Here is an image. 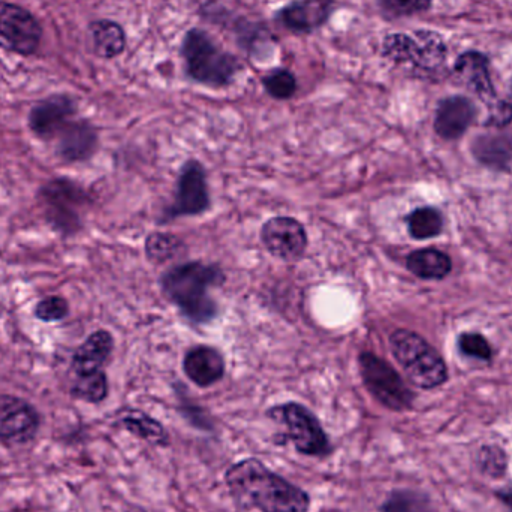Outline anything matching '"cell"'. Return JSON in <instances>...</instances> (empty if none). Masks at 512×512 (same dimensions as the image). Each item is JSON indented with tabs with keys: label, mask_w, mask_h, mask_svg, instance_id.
I'll return each instance as SVG.
<instances>
[{
	"label": "cell",
	"mask_w": 512,
	"mask_h": 512,
	"mask_svg": "<svg viewBox=\"0 0 512 512\" xmlns=\"http://www.w3.org/2000/svg\"><path fill=\"white\" fill-rule=\"evenodd\" d=\"M225 484L237 507L258 512H309V493L282 475L271 471L261 460L245 459L225 472Z\"/></svg>",
	"instance_id": "6da1fadb"
},
{
	"label": "cell",
	"mask_w": 512,
	"mask_h": 512,
	"mask_svg": "<svg viewBox=\"0 0 512 512\" xmlns=\"http://www.w3.org/2000/svg\"><path fill=\"white\" fill-rule=\"evenodd\" d=\"M224 271L218 265L200 261L185 262L161 277L165 297L194 324L204 325L218 316L219 306L212 289L224 283Z\"/></svg>",
	"instance_id": "7a4b0ae2"
},
{
	"label": "cell",
	"mask_w": 512,
	"mask_h": 512,
	"mask_svg": "<svg viewBox=\"0 0 512 512\" xmlns=\"http://www.w3.org/2000/svg\"><path fill=\"white\" fill-rule=\"evenodd\" d=\"M180 54L189 80L213 89L230 86L242 71L240 60L201 27L185 33Z\"/></svg>",
	"instance_id": "3957f363"
},
{
	"label": "cell",
	"mask_w": 512,
	"mask_h": 512,
	"mask_svg": "<svg viewBox=\"0 0 512 512\" xmlns=\"http://www.w3.org/2000/svg\"><path fill=\"white\" fill-rule=\"evenodd\" d=\"M381 54L396 65L408 66L417 77H444L448 71V45L435 30L390 33L382 39Z\"/></svg>",
	"instance_id": "277c9868"
},
{
	"label": "cell",
	"mask_w": 512,
	"mask_h": 512,
	"mask_svg": "<svg viewBox=\"0 0 512 512\" xmlns=\"http://www.w3.org/2000/svg\"><path fill=\"white\" fill-rule=\"evenodd\" d=\"M390 349L406 378L421 390H433L447 382L448 369L442 355L415 331L399 328L390 336Z\"/></svg>",
	"instance_id": "5b68a950"
},
{
	"label": "cell",
	"mask_w": 512,
	"mask_h": 512,
	"mask_svg": "<svg viewBox=\"0 0 512 512\" xmlns=\"http://www.w3.org/2000/svg\"><path fill=\"white\" fill-rule=\"evenodd\" d=\"M45 222L51 230L69 239L83 230L81 212L90 204V195L80 183L69 177H54L36 194Z\"/></svg>",
	"instance_id": "8992f818"
},
{
	"label": "cell",
	"mask_w": 512,
	"mask_h": 512,
	"mask_svg": "<svg viewBox=\"0 0 512 512\" xmlns=\"http://www.w3.org/2000/svg\"><path fill=\"white\" fill-rule=\"evenodd\" d=\"M267 417L283 429V435L277 444L289 442L295 453L318 459L330 456L333 451L321 421L301 403L285 402L271 406Z\"/></svg>",
	"instance_id": "52a82bcc"
},
{
	"label": "cell",
	"mask_w": 512,
	"mask_h": 512,
	"mask_svg": "<svg viewBox=\"0 0 512 512\" xmlns=\"http://www.w3.org/2000/svg\"><path fill=\"white\" fill-rule=\"evenodd\" d=\"M358 369H360L364 387L384 408L396 412L411 408L414 393L409 390L397 370L384 358L378 357L373 352H361L358 355Z\"/></svg>",
	"instance_id": "ba28073f"
},
{
	"label": "cell",
	"mask_w": 512,
	"mask_h": 512,
	"mask_svg": "<svg viewBox=\"0 0 512 512\" xmlns=\"http://www.w3.org/2000/svg\"><path fill=\"white\" fill-rule=\"evenodd\" d=\"M42 26L38 18L17 3L0 0V48L18 56H32L38 51Z\"/></svg>",
	"instance_id": "9c48e42d"
},
{
	"label": "cell",
	"mask_w": 512,
	"mask_h": 512,
	"mask_svg": "<svg viewBox=\"0 0 512 512\" xmlns=\"http://www.w3.org/2000/svg\"><path fill=\"white\" fill-rule=\"evenodd\" d=\"M210 207V194L207 188V174L200 161L189 159L177 180L176 198L173 206L165 213L167 221L189 216L203 215Z\"/></svg>",
	"instance_id": "30bf717a"
},
{
	"label": "cell",
	"mask_w": 512,
	"mask_h": 512,
	"mask_svg": "<svg viewBox=\"0 0 512 512\" xmlns=\"http://www.w3.org/2000/svg\"><path fill=\"white\" fill-rule=\"evenodd\" d=\"M77 113L78 105L72 96L56 93L30 108L27 125L38 140L51 143L75 119Z\"/></svg>",
	"instance_id": "8fae6325"
},
{
	"label": "cell",
	"mask_w": 512,
	"mask_h": 512,
	"mask_svg": "<svg viewBox=\"0 0 512 512\" xmlns=\"http://www.w3.org/2000/svg\"><path fill=\"white\" fill-rule=\"evenodd\" d=\"M259 237L268 254L285 262L300 261L309 243L306 228L300 221L289 216L268 219L262 225Z\"/></svg>",
	"instance_id": "7c38bea8"
},
{
	"label": "cell",
	"mask_w": 512,
	"mask_h": 512,
	"mask_svg": "<svg viewBox=\"0 0 512 512\" xmlns=\"http://www.w3.org/2000/svg\"><path fill=\"white\" fill-rule=\"evenodd\" d=\"M41 417L32 403L12 394H0V441L29 444L38 433Z\"/></svg>",
	"instance_id": "4fadbf2b"
},
{
	"label": "cell",
	"mask_w": 512,
	"mask_h": 512,
	"mask_svg": "<svg viewBox=\"0 0 512 512\" xmlns=\"http://www.w3.org/2000/svg\"><path fill=\"white\" fill-rule=\"evenodd\" d=\"M336 9V0H292L274 14V20L289 32L309 35L324 27Z\"/></svg>",
	"instance_id": "5bb4252c"
},
{
	"label": "cell",
	"mask_w": 512,
	"mask_h": 512,
	"mask_svg": "<svg viewBox=\"0 0 512 512\" xmlns=\"http://www.w3.org/2000/svg\"><path fill=\"white\" fill-rule=\"evenodd\" d=\"M113 351V334L104 328L93 331L72 354L68 379L104 375Z\"/></svg>",
	"instance_id": "9a60e30c"
},
{
	"label": "cell",
	"mask_w": 512,
	"mask_h": 512,
	"mask_svg": "<svg viewBox=\"0 0 512 512\" xmlns=\"http://www.w3.org/2000/svg\"><path fill=\"white\" fill-rule=\"evenodd\" d=\"M453 74L460 83L475 93L489 110L498 104L499 99L490 72V59L486 54L475 50L460 54L454 63Z\"/></svg>",
	"instance_id": "2e32d148"
},
{
	"label": "cell",
	"mask_w": 512,
	"mask_h": 512,
	"mask_svg": "<svg viewBox=\"0 0 512 512\" xmlns=\"http://www.w3.org/2000/svg\"><path fill=\"white\" fill-rule=\"evenodd\" d=\"M54 155L65 164H81L95 156L99 135L95 126L84 119H74L54 140Z\"/></svg>",
	"instance_id": "e0dca14e"
},
{
	"label": "cell",
	"mask_w": 512,
	"mask_h": 512,
	"mask_svg": "<svg viewBox=\"0 0 512 512\" xmlns=\"http://www.w3.org/2000/svg\"><path fill=\"white\" fill-rule=\"evenodd\" d=\"M477 119V105L466 96H448L436 108L435 132L442 140L454 141L463 137Z\"/></svg>",
	"instance_id": "ac0fdd59"
},
{
	"label": "cell",
	"mask_w": 512,
	"mask_h": 512,
	"mask_svg": "<svg viewBox=\"0 0 512 512\" xmlns=\"http://www.w3.org/2000/svg\"><path fill=\"white\" fill-rule=\"evenodd\" d=\"M225 369L224 355L213 346H195L183 358V372L200 388H209L222 381Z\"/></svg>",
	"instance_id": "d6986e66"
},
{
	"label": "cell",
	"mask_w": 512,
	"mask_h": 512,
	"mask_svg": "<svg viewBox=\"0 0 512 512\" xmlns=\"http://www.w3.org/2000/svg\"><path fill=\"white\" fill-rule=\"evenodd\" d=\"M89 33L93 51L101 59H116L126 50L125 29L117 21L107 20V18L92 21Z\"/></svg>",
	"instance_id": "ffe728a7"
},
{
	"label": "cell",
	"mask_w": 512,
	"mask_h": 512,
	"mask_svg": "<svg viewBox=\"0 0 512 512\" xmlns=\"http://www.w3.org/2000/svg\"><path fill=\"white\" fill-rule=\"evenodd\" d=\"M120 424L126 432L147 444L155 445V447L170 445V435H168L164 424L140 409H125L120 417Z\"/></svg>",
	"instance_id": "44dd1931"
},
{
	"label": "cell",
	"mask_w": 512,
	"mask_h": 512,
	"mask_svg": "<svg viewBox=\"0 0 512 512\" xmlns=\"http://www.w3.org/2000/svg\"><path fill=\"white\" fill-rule=\"evenodd\" d=\"M406 267L424 280H442L453 270V261L438 249H418L406 258Z\"/></svg>",
	"instance_id": "7402d4cb"
},
{
	"label": "cell",
	"mask_w": 512,
	"mask_h": 512,
	"mask_svg": "<svg viewBox=\"0 0 512 512\" xmlns=\"http://www.w3.org/2000/svg\"><path fill=\"white\" fill-rule=\"evenodd\" d=\"M472 153L486 167L505 170L512 161V138L507 135H481L472 144Z\"/></svg>",
	"instance_id": "603a6c76"
},
{
	"label": "cell",
	"mask_w": 512,
	"mask_h": 512,
	"mask_svg": "<svg viewBox=\"0 0 512 512\" xmlns=\"http://www.w3.org/2000/svg\"><path fill=\"white\" fill-rule=\"evenodd\" d=\"M409 234L415 240H429L441 236L444 218L435 207H420L406 218Z\"/></svg>",
	"instance_id": "cb8c5ba5"
},
{
	"label": "cell",
	"mask_w": 512,
	"mask_h": 512,
	"mask_svg": "<svg viewBox=\"0 0 512 512\" xmlns=\"http://www.w3.org/2000/svg\"><path fill=\"white\" fill-rule=\"evenodd\" d=\"M185 243L179 237L167 233H152L146 239L144 251H146L147 259L155 262V264H164L171 261L182 252Z\"/></svg>",
	"instance_id": "d4e9b609"
},
{
	"label": "cell",
	"mask_w": 512,
	"mask_h": 512,
	"mask_svg": "<svg viewBox=\"0 0 512 512\" xmlns=\"http://www.w3.org/2000/svg\"><path fill=\"white\" fill-rule=\"evenodd\" d=\"M262 87L271 98L288 101L297 93L298 81L294 72L289 69L274 68L262 77Z\"/></svg>",
	"instance_id": "484cf974"
},
{
	"label": "cell",
	"mask_w": 512,
	"mask_h": 512,
	"mask_svg": "<svg viewBox=\"0 0 512 512\" xmlns=\"http://www.w3.org/2000/svg\"><path fill=\"white\" fill-rule=\"evenodd\" d=\"M71 312L69 301L62 295H47L39 300L33 309V315L38 321L45 324H54V322L65 321Z\"/></svg>",
	"instance_id": "4316f807"
},
{
	"label": "cell",
	"mask_w": 512,
	"mask_h": 512,
	"mask_svg": "<svg viewBox=\"0 0 512 512\" xmlns=\"http://www.w3.org/2000/svg\"><path fill=\"white\" fill-rule=\"evenodd\" d=\"M382 512H432L429 501L408 490H397L388 496L381 507Z\"/></svg>",
	"instance_id": "83f0119b"
},
{
	"label": "cell",
	"mask_w": 512,
	"mask_h": 512,
	"mask_svg": "<svg viewBox=\"0 0 512 512\" xmlns=\"http://www.w3.org/2000/svg\"><path fill=\"white\" fill-rule=\"evenodd\" d=\"M387 18L414 17L432 8L433 0H376Z\"/></svg>",
	"instance_id": "f1b7e54d"
},
{
	"label": "cell",
	"mask_w": 512,
	"mask_h": 512,
	"mask_svg": "<svg viewBox=\"0 0 512 512\" xmlns=\"http://www.w3.org/2000/svg\"><path fill=\"white\" fill-rule=\"evenodd\" d=\"M459 349L463 354L477 358V360L490 361L493 357L492 346L480 333L460 334Z\"/></svg>",
	"instance_id": "f546056e"
},
{
	"label": "cell",
	"mask_w": 512,
	"mask_h": 512,
	"mask_svg": "<svg viewBox=\"0 0 512 512\" xmlns=\"http://www.w3.org/2000/svg\"><path fill=\"white\" fill-rule=\"evenodd\" d=\"M481 468L490 475H501L505 471L504 453L498 448H484L480 453Z\"/></svg>",
	"instance_id": "4dcf8cb0"
},
{
	"label": "cell",
	"mask_w": 512,
	"mask_h": 512,
	"mask_svg": "<svg viewBox=\"0 0 512 512\" xmlns=\"http://www.w3.org/2000/svg\"><path fill=\"white\" fill-rule=\"evenodd\" d=\"M489 120L487 125L502 128V126L510 125L512 122V104L507 101H499L498 104L490 108Z\"/></svg>",
	"instance_id": "1f68e13d"
},
{
	"label": "cell",
	"mask_w": 512,
	"mask_h": 512,
	"mask_svg": "<svg viewBox=\"0 0 512 512\" xmlns=\"http://www.w3.org/2000/svg\"><path fill=\"white\" fill-rule=\"evenodd\" d=\"M505 501H507V504L510 505L512 508V496H504Z\"/></svg>",
	"instance_id": "d6a6232c"
},
{
	"label": "cell",
	"mask_w": 512,
	"mask_h": 512,
	"mask_svg": "<svg viewBox=\"0 0 512 512\" xmlns=\"http://www.w3.org/2000/svg\"><path fill=\"white\" fill-rule=\"evenodd\" d=\"M512 87V86H511Z\"/></svg>",
	"instance_id": "836d02e7"
}]
</instances>
